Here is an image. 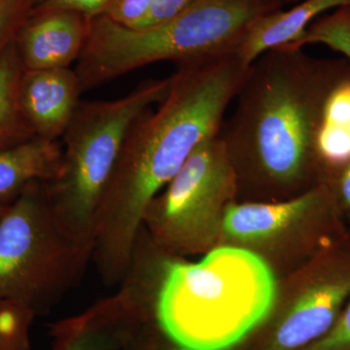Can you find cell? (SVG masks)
<instances>
[{"mask_svg": "<svg viewBox=\"0 0 350 350\" xmlns=\"http://www.w3.org/2000/svg\"><path fill=\"white\" fill-rule=\"evenodd\" d=\"M81 92L77 75L68 68L25 69L21 103L36 137L49 140L63 137L80 105Z\"/></svg>", "mask_w": 350, "mask_h": 350, "instance_id": "30bf717a", "label": "cell"}, {"mask_svg": "<svg viewBox=\"0 0 350 350\" xmlns=\"http://www.w3.org/2000/svg\"><path fill=\"white\" fill-rule=\"evenodd\" d=\"M122 350H157L154 349L149 338L148 334L145 330L144 323L137 327L133 332V335L129 338L128 342H126L125 347ZM162 350H191L186 349V347H181V345L175 344L172 342V345L167 349Z\"/></svg>", "mask_w": 350, "mask_h": 350, "instance_id": "cb8c5ba5", "label": "cell"}, {"mask_svg": "<svg viewBox=\"0 0 350 350\" xmlns=\"http://www.w3.org/2000/svg\"><path fill=\"white\" fill-rule=\"evenodd\" d=\"M342 6H350V0H303L289 10L276 11L253 27L239 46V55L250 66L267 51L293 45L313 21L327 11Z\"/></svg>", "mask_w": 350, "mask_h": 350, "instance_id": "4fadbf2b", "label": "cell"}, {"mask_svg": "<svg viewBox=\"0 0 350 350\" xmlns=\"http://www.w3.org/2000/svg\"><path fill=\"white\" fill-rule=\"evenodd\" d=\"M122 287L79 314L49 326L51 350H122L148 319L142 276L130 271Z\"/></svg>", "mask_w": 350, "mask_h": 350, "instance_id": "ba28073f", "label": "cell"}, {"mask_svg": "<svg viewBox=\"0 0 350 350\" xmlns=\"http://www.w3.org/2000/svg\"><path fill=\"white\" fill-rule=\"evenodd\" d=\"M24 71L15 40L0 55V148L15 146L36 137L21 103Z\"/></svg>", "mask_w": 350, "mask_h": 350, "instance_id": "9a60e30c", "label": "cell"}, {"mask_svg": "<svg viewBox=\"0 0 350 350\" xmlns=\"http://www.w3.org/2000/svg\"><path fill=\"white\" fill-rule=\"evenodd\" d=\"M92 19L73 10L32 13L16 39L25 69L68 68L82 54Z\"/></svg>", "mask_w": 350, "mask_h": 350, "instance_id": "9c48e42d", "label": "cell"}, {"mask_svg": "<svg viewBox=\"0 0 350 350\" xmlns=\"http://www.w3.org/2000/svg\"><path fill=\"white\" fill-rule=\"evenodd\" d=\"M349 77L347 59H319L290 46L262 53L219 131L232 165L245 158L261 180L282 190L303 184L319 163L317 138L327 98Z\"/></svg>", "mask_w": 350, "mask_h": 350, "instance_id": "7a4b0ae2", "label": "cell"}, {"mask_svg": "<svg viewBox=\"0 0 350 350\" xmlns=\"http://www.w3.org/2000/svg\"><path fill=\"white\" fill-rule=\"evenodd\" d=\"M110 1L111 0H42L36 5L32 13L52 10H73L94 18L101 15Z\"/></svg>", "mask_w": 350, "mask_h": 350, "instance_id": "7402d4cb", "label": "cell"}, {"mask_svg": "<svg viewBox=\"0 0 350 350\" xmlns=\"http://www.w3.org/2000/svg\"><path fill=\"white\" fill-rule=\"evenodd\" d=\"M13 200H0V221L3 218L4 214L6 213L7 209H8Z\"/></svg>", "mask_w": 350, "mask_h": 350, "instance_id": "484cf974", "label": "cell"}, {"mask_svg": "<svg viewBox=\"0 0 350 350\" xmlns=\"http://www.w3.org/2000/svg\"><path fill=\"white\" fill-rule=\"evenodd\" d=\"M178 66L156 111L131 125L101 198L93 258L107 285L125 276L152 200L202 142L217 137L250 66L232 52Z\"/></svg>", "mask_w": 350, "mask_h": 350, "instance_id": "6da1fadb", "label": "cell"}, {"mask_svg": "<svg viewBox=\"0 0 350 350\" xmlns=\"http://www.w3.org/2000/svg\"><path fill=\"white\" fill-rule=\"evenodd\" d=\"M195 1L196 0H153L146 17L135 27V29H147V27L163 24L183 12Z\"/></svg>", "mask_w": 350, "mask_h": 350, "instance_id": "603a6c76", "label": "cell"}, {"mask_svg": "<svg viewBox=\"0 0 350 350\" xmlns=\"http://www.w3.org/2000/svg\"><path fill=\"white\" fill-rule=\"evenodd\" d=\"M278 0H196L155 27L130 29L96 16L75 72L84 90L158 63H196L237 52L262 18L283 9Z\"/></svg>", "mask_w": 350, "mask_h": 350, "instance_id": "277c9868", "label": "cell"}, {"mask_svg": "<svg viewBox=\"0 0 350 350\" xmlns=\"http://www.w3.org/2000/svg\"><path fill=\"white\" fill-rule=\"evenodd\" d=\"M337 192L342 204L350 211V162L338 172Z\"/></svg>", "mask_w": 350, "mask_h": 350, "instance_id": "d4e9b609", "label": "cell"}, {"mask_svg": "<svg viewBox=\"0 0 350 350\" xmlns=\"http://www.w3.org/2000/svg\"><path fill=\"white\" fill-rule=\"evenodd\" d=\"M92 258L57 221L46 181L31 182L0 221V300L47 313L77 284Z\"/></svg>", "mask_w": 350, "mask_h": 350, "instance_id": "8992f818", "label": "cell"}, {"mask_svg": "<svg viewBox=\"0 0 350 350\" xmlns=\"http://www.w3.org/2000/svg\"><path fill=\"white\" fill-rule=\"evenodd\" d=\"M317 43L342 53L350 62V6L338 7L332 13L319 16L296 43L288 46L303 49L308 44Z\"/></svg>", "mask_w": 350, "mask_h": 350, "instance_id": "e0dca14e", "label": "cell"}, {"mask_svg": "<svg viewBox=\"0 0 350 350\" xmlns=\"http://www.w3.org/2000/svg\"><path fill=\"white\" fill-rule=\"evenodd\" d=\"M305 350H350V304L331 330Z\"/></svg>", "mask_w": 350, "mask_h": 350, "instance_id": "44dd1931", "label": "cell"}, {"mask_svg": "<svg viewBox=\"0 0 350 350\" xmlns=\"http://www.w3.org/2000/svg\"><path fill=\"white\" fill-rule=\"evenodd\" d=\"M170 85L172 76L147 80L118 100L80 103L64 133L61 172L46 188L59 224L92 254L98 206L126 133L165 98Z\"/></svg>", "mask_w": 350, "mask_h": 350, "instance_id": "5b68a950", "label": "cell"}, {"mask_svg": "<svg viewBox=\"0 0 350 350\" xmlns=\"http://www.w3.org/2000/svg\"><path fill=\"white\" fill-rule=\"evenodd\" d=\"M317 162L340 172L350 162V77L327 98L317 138Z\"/></svg>", "mask_w": 350, "mask_h": 350, "instance_id": "2e32d148", "label": "cell"}, {"mask_svg": "<svg viewBox=\"0 0 350 350\" xmlns=\"http://www.w3.org/2000/svg\"><path fill=\"white\" fill-rule=\"evenodd\" d=\"M238 189L236 172L222 140L209 138L147 208L142 227L174 252H197L213 241L217 217Z\"/></svg>", "mask_w": 350, "mask_h": 350, "instance_id": "52a82bcc", "label": "cell"}, {"mask_svg": "<svg viewBox=\"0 0 350 350\" xmlns=\"http://www.w3.org/2000/svg\"><path fill=\"white\" fill-rule=\"evenodd\" d=\"M36 315L20 301L0 300V350H31V327Z\"/></svg>", "mask_w": 350, "mask_h": 350, "instance_id": "ac0fdd59", "label": "cell"}, {"mask_svg": "<svg viewBox=\"0 0 350 350\" xmlns=\"http://www.w3.org/2000/svg\"><path fill=\"white\" fill-rule=\"evenodd\" d=\"M327 197L328 192L321 186L273 204H229L223 213L222 229L226 236L239 241L269 238L321 206Z\"/></svg>", "mask_w": 350, "mask_h": 350, "instance_id": "7c38bea8", "label": "cell"}, {"mask_svg": "<svg viewBox=\"0 0 350 350\" xmlns=\"http://www.w3.org/2000/svg\"><path fill=\"white\" fill-rule=\"evenodd\" d=\"M278 2L282 4L283 6L287 5V4H297L299 2L303 1V0H278Z\"/></svg>", "mask_w": 350, "mask_h": 350, "instance_id": "4316f807", "label": "cell"}, {"mask_svg": "<svg viewBox=\"0 0 350 350\" xmlns=\"http://www.w3.org/2000/svg\"><path fill=\"white\" fill-rule=\"evenodd\" d=\"M153 0H111L100 16L122 27L135 29L150 10Z\"/></svg>", "mask_w": 350, "mask_h": 350, "instance_id": "ffe728a7", "label": "cell"}, {"mask_svg": "<svg viewBox=\"0 0 350 350\" xmlns=\"http://www.w3.org/2000/svg\"><path fill=\"white\" fill-rule=\"evenodd\" d=\"M62 165L63 147L57 140L36 137L0 148V200H15L31 182L57 178Z\"/></svg>", "mask_w": 350, "mask_h": 350, "instance_id": "5bb4252c", "label": "cell"}, {"mask_svg": "<svg viewBox=\"0 0 350 350\" xmlns=\"http://www.w3.org/2000/svg\"><path fill=\"white\" fill-rule=\"evenodd\" d=\"M350 295V275L319 283L301 295L278 326L269 350H295L319 340L335 324Z\"/></svg>", "mask_w": 350, "mask_h": 350, "instance_id": "8fae6325", "label": "cell"}, {"mask_svg": "<svg viewBox=\"0 0 350 350\" xmlns=\"http://www.w3.org/2000/svg\"><path fill=\"white\" fill-rule=\"evenodd\" d=\"M276 280L252 251L223 246L199 262L165 259L155 301L163 333L191 350H231L275 308Z\"/></svg>", "mask_w": 350, "mask_h": 350, "instance_id": "3957f363", "label": "cell"}, {"mask_svg": "<svg viewBox=\"0 0 350 350\" xmlns=\"http://www.w3.org/2000/svg\"><path fill=\"white\" fill-rule=\"evenodd\" d=\"M42 0H0V55L17 39L34 8Z\"/></svg>", "mask_w": 350, "mask_h": 350, "instance_id": "d6986e66", "label": "cell"}]
</instances>
